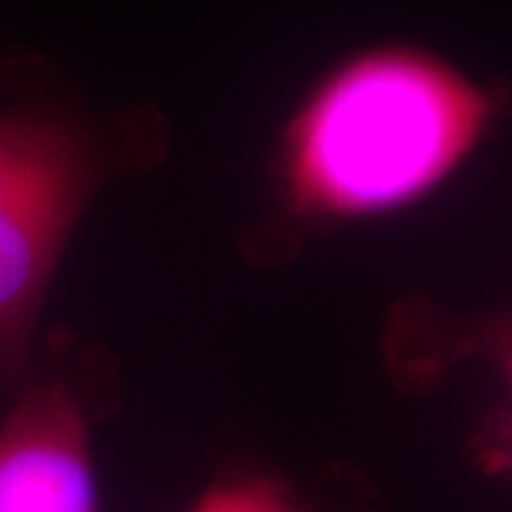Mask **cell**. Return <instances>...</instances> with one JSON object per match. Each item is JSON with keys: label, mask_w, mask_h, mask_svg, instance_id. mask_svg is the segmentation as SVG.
<instances>
[{"label": "cell", "mask_w": 512, "mask_h": 512, "mask_svg": "<svg viewBox=\"0 0 512 512\" xmlns=\"http://www.w3.org/2000/svg\"><path fill=\"white\" fill-rule=\"evenodd\" d=\"M510 92L410 40L353 49L313 77L265 165V208L239 251L279 268L311 239L407 214L456 180Z\"/></svg>", "instance_id": "1"}, {"label": "cell", "mask_w": 512, "mask_h": 512, "mask_svg": "<svg viewBox=\"0 0 512 512\" xmlns=\"http://www.w3.org/2000/svg\"><path fill=\"white\" fill-rule=\"evenodd\" d=\"M160 111L97 114L72 97L0 103V390L29 373L37 322L74 234L103 188L163 163Z\"/></svg>", "instance_id": "2"}, {"label": "cell", "mask_w": 512, "mask_h": 512, "mask_svg": "<svg viewBox=\"0 0 512 512\" xmlns=\"http://www.w3.org/2000/svg\"><path fill=\"white\" fill-rule=\"evenodd\" d=\"M114 407L103 350L69 333L37 342L0 413V512H103L94 433Z\"/></svg>", "instance_id": "3"}, {"label": "cell", "mask_w": 512, "mask_h": 512, "mask_svg": "<svg viewBox=\"0 0 512 512\" xmlns=\"http://www.w3.org/2000/svg\"><path fill=\"white\" fill-rule=\"evenodd\" d=\"M382 365L402 393L419 396L461 367H487L501 404L481 436V461L512 484V305L458 311L430 296H402L384 319Z\"/></svg>", "instance_id": "4"}, {"label": "cell", "mask_w": 512, "mask_h": 512, "mask_svg": "<svg viewBox=\"0 0 512 512\" xmlns=\"http://www.w3.org/2000/svg\"><path fill=\"white\" fill-rule=\"evenodd\" d=\"M177 512H325V507L279 470L234 464L208 478Z\"/></svg>", "instance_id": "5"}]
</instances>
